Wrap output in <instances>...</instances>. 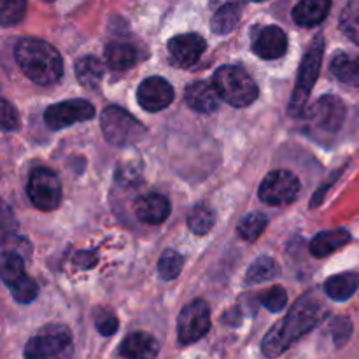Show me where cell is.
I'll list each match as a JSON object with an SVG mask.
<instances>
[{
	"mask_svg": "<svg viewBox=\"0 0 359 359\" xmlns=\"http://www.w3.org/2000/svg\"><path fill=\"white\" fill-rule=\"evenodd\" d=\"M174 100V88L163 77H147L137 88V102L149 112L163 111Z\"/></svg>",
	"mask_w": 359,
	"mask_h": 359,
	"instance_id": "obj_12",
	"label": "cell"
},
{
	"mask_svg": "<svg viewBox=\"0 0 359 359\" xmlns=\"http://www.w3.org/2000/svg\"><path fill=\"white\" fill-rule=\"evenodd\" d=\"M214 224H216V214L207 205L195 207L188 217V226L195 235L209 233L214 228Z\"/></svg>",
	"mask_w": 359,
	"mask_h": 359,
	"instance_id": "obj_28",
	"label": "cell"
},
{
	"mask_svg": "<svg viewBox=\"0 0 359 359\" xmlns=\"http://www.w3.org/2000/svg\"><path fill=\"white\" fill-rule=\"evenodd\" d=\"M0 269H2V280L6 286H13L14 283L25 277V263L20 252L9 251L4 249L2 252V262H0Z\"/></svg>",
	"mask_w": 359,
	"mask_h": 359,
	"instance_id": "obj_26",
	"label": "cell"
},
{
	"mask_svg": "<svg viewBox=\"0 0 359 359\" xmlns=\"http://www.w3.org/2000/svg\"><path fill=\"white\" fill-rule=\"evenodd\" d=\"M287 304V293L284 287H272L262 297V305L270 312H280Z\"/></svg>",
	"mask_w": 359,
	"mask_h": 359,
	"instance_id": "obj_33",
	"label": "cell"
},
{
	"mask_svg": "<svg viewBox=\"0 0 359 359\" xmlns=\"http://www.w3.org/2000/svg\"><path fill=\"white\" fill-rule=\"evenodd\" d=\"M76 76L84 88H97L104 77V65L97 56H83L76 62Z\"/></svg>",
	"mask_w": 359,
	"mask_h": 359,
	"instance_id": "obj_24",
	"label": "cell"
},
{
	"mask_svg": "<svg viewBox=\"0 0 359 359\" xmlns=\"http://www.w3.org/2000/svg\"><path fill=\"white\" fill-rule=\"evenodd\" d=\"M72 333L63 325H48L25 346V359H72Z\"/></svg>",
	"mask_w": 359,
	"mask_h": 359,
	"instance_id": "obj_4",
	"label": "cell"
},
{
	"mask_svg": "<svg viewBox=\"0 0 359 359\" xmlns=\"http://www.w3.org/2000/svg\"><path fill=\"white\" fill-rule=\"evenodd\" d=\"M323 55H325V39H323V35H318L312 41V44L309 46L307 53H305L304 60H302L297 86H294L293 97H291L290 102L291 114L300 116L304 112L309 97H311L312 88H314L319 72H321Z\"/></svg>",
	"mask_w": 359,
	"mask_h": 359,
	"instance_id": "obj_5",
	"label": "cell"
},
{
	"mask_svg": "<svg viewBox=\"0 0 359 359\" xmlns=\"http://www.w3.org/2000/svg\"><path fill=\"white\" fill-rule=\"evenodd\" d=\"M182 270V256L175 252L174 249H168L161 255L160 263H158V272H160L161 279L172 280L181 273Z\"/></svg>",
	"mask_w": 359,
	"mask_h": 359,
	"instance_id": "obj_31",
	"label": "cell"
},
{
	"mask_svg": "<svg viewBox=\"0 0 359 359\" xmlns=\"http://www.w3.org/2000/svg\"><path fill=\"white\" fill-rule=\"evenodd\" d=\"M46 2H53V0H46Z\"/></svg>",
	"mask_w": 359,
	"mask_h": 359,
	"instance_id": "obj_38",
	"label": "cell"
},
{
	"mask_svg": "<svg viewBox=\"0 0 359 359\" xmlns=\"http://www.w3.org/2000/svg\"><path fill=\"white\" fill-rule=\"evenodd\" d=\"M323 316V305L312 293L298 298L286 318L277 323L265 335L262 351L266 358H277L286 353L297 340L316 328Z\"/></svg>",
	"mask_w": 359,
	"mask_h": 359,
	"instance_id": "obj_1",
	"label": "cell"
},
{
	"mask_svg": "<svg viewBox=\"0 0 359 359\" xmlns=\"http://www.w3.org/2000/svg\"><path fill=\"white\" fill-rule=\"evenodd\" d=\"M205 48V39L198 34L175 35L168 41V53H170L172 62L179 67H189L198 62Z\"/></svg>",
	"mask_w": 359,
	"mask_h": 359,
	"instance_id": "obj_13",
	"label": "cell"
},
{
	"mask_svg": "<svg viewBox=\"0 0 359 359\" xmlns=\"http://www.w3.org/2000/svg\"><path fill=\"white\" fill-rule=\"evenodd\" d=\"M11 293H13V298L18 302V304H32V302L37 298L39 294V286L34 279L30 277H21L18 283H14L11 286Z\"/></svg>",
	"mask_w": 359,
	"mask_h": 359,
	"instance_id": "obj_32",
	"label": "cell"
},
{
	"mask_svg": "<svg viewBox=\"0 0 359 359\" xmlns=\"http://www.w3.org/2000/svg\"><path fill=\"white\" fill-rule=\"evenodd\" d=\"M210 330V309L203 300L186 305L179 314L177 337L182 346L198 342Z\"/></svg>",
	"mask_w": 359,
	"mask_h": 359,
	"instance_id": "obj_8",
	"label": "cell"
},
{
	"mask_svg": "<svg viewBox=\"0 0 359 359\" xmlns=\"http://www.w3.org/2000/svg\"><path fill=\"white\" fill-rule=\"evenodd\" d=\"M255 53L263 60H277L286 55L287 37L283 28L265 27L255 39Z\"/></svg>",
	"mask_w": 359,
	"mask_h": 359,
	"instance_id": "obj_14",
	"label": "cell"
},
{
	"mask_svg": "<svg viewBox=\"0 0 359 359\" xmlns=\"http://www.w3.org/2000/svg\"><path fill=\"white\" fill-rule=\"evenodd\" d=\"M0 119H2V128L6 132H14V130L20 128V116H18V111L7 100H2Z\"/></svg>",
	"mask_w": 359,
	"mask_h": 359,
	"instance_id": "obj_36",
	"label": "cell"
},
{
	"mask_svg": "<svg viewBox=\"0 0 359 359\" xmlns=\"http://www.w3.org/2000/svg\"><path fill=\"white\" fill-rule=\"evenodd\" d=\"M30 202L41 210H55L62 202V184L49 168H35L27 184Z\"/></svg>",
	"mask_w": 359,
	"mask_h": 359,
	"instance_id": "obj_7",
	"label": "cell"
},
{
	"mask_svg": "<svg viewBox=\"0 0 359 359\" xmlns=\"http://www.w3.org/2000/svg\"><path fill=\"white\" fill-rule=\"evenodd\" d=\"M14 58L25 76L41 86L55 84L63 74L62 55L41 39H20L14 46Z\"/></svg>",
	"mask_w": 359,
	"mask_h": 359,
	"instance_id": "obj_2",
	"label": "cell"
},
{
	"mask_svg": "<svg viewBox=\"0 0 359 359\" xmlns=\"http://www.w3.org/2000/svg\"><path fill=\"white\" fill-rule=\"evenodd\" d=\"M279 273H280L279 265H277L272 258L262 256V258H258L251 266H249L248 273H245V283L262 284V283H266V280L276 279Z\"/></svg>",
	"mask_w": 359,
	"mask_h": 359,
	"instance_id": "obj_25",
	"label": "cell"
},
{
	"mask_svg": "<svg viewBox=\"0 0 359 359\" xmlns=\"http://www.w3.org/2000/svg\"><path fill=\"white\" fill-rule=\"evenodd\" d=\"M212 83L219 97L233 107H248L258 98V86L242 67H221L214 72Z\"/></svg>",
	"mask_w": 359,
	"mask_h": 359,
	"instance_id": "obj_3",
	"label": "cell"
},
{
	"mask_svg": "<svg viewBox=\"0 0 359 359\" xmlns=\"http://www.w3.org/2000/svg\"><path fill=\"white\" fill-rule=\"evenodd\" d=\"M170 214V202L160 193H149L135 202V216L146 224H160Z\"/></svg>",
	"mask_w": 359,
	"mask_h": 359,
	"instance_id": "obj_17",
	"label": "cell"
},
{
	"mask_svg": "<svg viewBox=\"0 0 359 359\" xmlns=\"http://www.w3.org/2000/svg\"><path fill=\"white\" fill-rule=\"evenodd\" d=\"M186 104L196 112H203L209 114L219 107V93H217L214 83H207V81H195L186 88Z\"/></svg>",
	"mask_w": 359,
	"mask_h": 359,
	"instance_id": "obj_15",
	"label": "cell"
},
{
	"mask_svg": "<svg viewBox=\"0 0 359 359\" xmlns=\"http://www.w3.org/2000/svg\"><path fill=\"white\" fill-rule=\"evenodd\" d=\"M100 125L107 142L121 147L137 144L146 133V128L130 112L116 105L105 107L102 111Z\"/></svg>",
	"mask_w": 359,
	"mask_h": 359,
	"instance_id": "obj_6",
	"label": "cell"
},
{
	"mask_svg": "<svg viewBox=\"0 0 359 359\" xmlns=\"http://www.w3.org/2000/svg\"><path fill=\"white\" fill-rule=\"evenodd\" d=\"M333 76L344 84H349L353 88H359V56L347 55V53H339L332 60L330 65Z\"/></svg>",
	"mask_w": 359,
	"mask_h": 359,
	"instance_id": "obj_21",
	"label": "cell"
},
{
	"mask_svg": "<svg viewBox=\"0 0 359 359\" xmlns=\"http://www.w3.org/2000/svg\"><path fill=\"white\" fill-rule=\"evenodd\" d=\"M137 49L128 42H111L105 48V62L111 69L125 70L137 62Z\"/></svg>",
	"mask_w": 359,
	"mask_h": 359,
	"instance_id": "obj_22",
	"label": "cell"
},
{
	"mask_svg": "<svg viewBox=\"0 0 359 359\" xmlns=\"http://www.w3.org/2000/svg\"><path fill=\"white\" fill-rule=\"evenodd\" d=\"M359 287L358 273L346 272L330 277L325 283V293L335 302H346L353 297Z\"/></svg>",
	"mask_w": 359,
	"mask_h": 359,
	"instance_id": "obj_20",
	"label": "cell"
},
{
	"mask_svg": "<svg viewBox=\"0 0 359 359\" xmlns=\"http://www.w3.org/2000/svg\"><path fill=\"white\" fill-rule=\"evenodd\" d=\"M95 326H97L98 333L104 337H111L118 332V319L112 312L109 311H98L97 316H95Z\"/></svg>",
	"mask_w": 359,
	"mask_h": 359,
	"instance_id": "obj_35",
	"label": "cell"
},
{
	"mask_svg": "<svg viewBox=\"0 0 359 359\" xmlns=\"http://www.w3.org/2000/svg\"><path fill=\"white\" fill-rule=\"evenodd\" d=\"M309 123L319 132L335 133L342 128L346 119V105L335 95H325L318 98L307 112Z\"/></svg>",
	"mask_w": 359,
	"mask_h": 359,
	"instance_id": "obj_11",
	"label": "cell"
},
{
	"mask_svg": "<svg viewBox=\"0 0 359 359\" xmlns=\"http://www.w3.org/2000/svg\"><path fill=\"white\" fill-rule=\"evenodd\" d=\"M340 28L354 44L359 46V0H347L340 14Z\"/></svg>",
	"mask_w": 359,
	"mask_h": 359,
	"instance_id": "obj_27",
	"label": "cell"
},
{
	"mask_svg": "<svg viewBox=\"0 0 359 359\" xmlns=\"http://www.w3.org/2000/svg\"><path fill=\"white\" fill-rule=\"evenodd\" d=\"M330 332H332L333 340L339 347L346 346L347 340L353 335V323L347 318H337L332 321V326H330Z\"/></svg>",
	"mask_w": 359,
	"mask_h": 359,
	"instance_id": "obj_34",
	"label": "cell"
},
{
	"mask_svg": "<svg viewBox=\"0 0 359 359\" xmlns=\"http://www.w3.org/2000/svg\"><path fill=\"white\" fill-rule=\"evenodd\" d=\"M266 224H269V217H266L265 214L252 212V214H248V216L241 221L237 230H238V235H241L244 241H256V238L263 233Z\"/></svg>",
	"mask_w": 359,
	"mask_h": 359,
	"instance_id": "obj_29",
	"label": "cell"
},
{
	"mask_svg": "<svg viewBox=\"0 0 359 359\" xmlns=\"http://www.w3.org/2000/svg\"><path fill=\"white\" fill-rule=\"evenodd\" d=\"M300 193V181L290 170H273L259 186V198L269 205H287Z\"/></svg>",
	"mask_w": 359,
	"mask_h": 359,
	"instance_id": "obj_9",
	"label": "cell"
},
{
	"mask_svg": "<svg viewBox=\"0 0 359 359\" xmlns=\"http://www.w3.org/2000/svg\"><path fill=\"white\" fill-rule=\"evenodd\" d=\"M160 353V344L146 332H133L119 346V354L126 359H154Z\"/></svg>",
	"mask_w": 359,
	"mask_h": 359,
	"instance_id": "obj_16",
	"label": "cell"
},
{
	"mask_svg": "<svg viewBox=\"0 0 359 359\" xmlns=\"http://www.w3.org/2000/svg\"><path fill=\"white\" fill-rule=\"evenodd\" d=\"M242 11L241 6L235 2L224 4L223 7L216 11V14L212 16V21H210V28H212L214 34L224 35L230 34L237 28L238 21H241Z\"/></svg>",
	"mask_w": 359,
	"mask_h": 359,
	"instance_id": "obj_23",
	"label": "cell"
},
{
	"mask_svg": "<svg viewBox=\"0 0 359 359\" xmlns=\"http://www.w3.org/2000/svg\"><path fill=\"white\" fill-rule=\"evenodd\" d=\"M93 118L95 107L88 100H83V98H74V100L53 104L44 112V121L51 130H62Z\"/></svg>",
	"mask_w": 359,
	"mask_h": 359,
	"instance_id": "obj_10",
	"label": "cell"
},
{
	"mask_svg": "<svg viewBox=\"0 0 359 359\" xmlns=\"http://www.w3.org/2000/svg\"><path fill=\"white\" fill-rule=\"evenodd\" d=\"M332 0H300L293 9V21L300 27H316L328 18Z\"/></svg>",
	"mask_w": 359,
	"mask_h": 359,
	"instance_id": "obj_18",
	"label": "cell"
},
{
	"mask_svg": "<svg viewBox=\"0 0 359 359\" xmlns=\"http://www.w3.org/2000/svg\"><path fill=\"white\" fill-rule=\"evenodd\" d=\"M27 11V0H0V23L13 27L20 23Z\"/></svg>",
	"mask_w": 359,
	"mask_h": 359,
	"instance_id": "obj_30",
	"label": "cell"
},
{
	"mask_svg": "<svg viewBox=\"0 0 359 359\" xmlns=\"http://www.w3.org/2000/svg\"><path fill=\"white\" fill-rule=\"evenodd\" d=\"M353 241L347 230H328L316 235L311 242V252L316 258H326Z\"/></svg>",
	"mask_w": 359,
	"mask_h": 359,
	"instance_id": "obj_19",
	"label": "cell"
},
{
	"mask_svg": "<svg viewBox=\"0 0 359 359\" xmlns=\"http://www.w3.org/2000/svg\"><path fill=\"white\" fill-rule=\"evenodd\" d=\"M251 2H265V0H251Z\"/></svg>",
	"mask_w": 359,
	"mask_h": 359,
	"instance_id": "obj_37",
	"label": "cell"
}]
</instances>
